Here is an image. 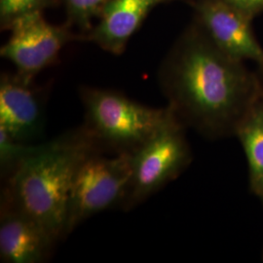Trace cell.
<instances>
[{
	"label": "cell",
	"mask_w": 263,
	"mask_h": 263,
	"mask_svg": "<svg viewBox=\"0 0 263 263\" xmlns=\"http://www.w3.org/2000/svg\"><path fill=\"white\" fill-rule=\"evenodd\" d=\"M186 127L173 118L132 154V172L120 210L131 211L184 172L192 162Z\"/></svg>",
	"instance_id": "cell-4"
},
{
	"label": "cell",
	"mask_w": 263,
	"mask_h": 263,
	"mask_svg": "<svg viewBox=\"0 0 263 263\" xmlns=\"http://www.w3.org/2000/svg\"><path fill=\"white\" fill-rule=\"evenodd\" d=\"M43 96L16 72L0 78V128L16 141L34 143L44 129Z\"/></svg>",
	"instance_id": "cell-8"
},
{
	"label": "cell",
	"mask_w": 263,
	"mask_h": 263,
	"mask_svg": "<svg viewBox=\"0 0 263 263\" xmlns=\"http://www.w3.org/2000/svg\"><path fill=\"white\" fill-rule=\"evenodd\" d=\"M68 15V24L90 31L92 21L100 18L109 0H64Z\"/></svg>",
	"instance_id": "cell-13"
},
{
	"label": "cell",
	"mask_w": 263,
	"mask_h": 263,
	"mask_svg": "<svg viewBox=\"0 0 263 263\" xmlns=\"http://www.w3.org/2000/svg\"><path fill=\"white\" fill-rule=\"evenodd\" d=\"M172 0H109L100 16L99 24L84 39L105 52L122 55L132 36L158 5Z\"/></svg>",
	"instance_id": "cell-10"
},
{
	"label": "cell",
	"mask_w": 263,
	"mask_h": 263,
	"mask_svg": "<svg viewBox=\"0 0 263 263\" xmlns=\"http://www.w3.org/2000/svg\"><path fill=\"white\" fill-rule=\"evenodd\" d=\"M85 129L102 151L133 154L176 117L166 107H151L114 90L79 88Z\"/></svg>",
	"instance_id": "cell-3"
},
{
	"label": "cell",
	"mask_w": 263,
	"mask_h": 263,
	"mask_svg": "<svg viewBox=\"0 0 263 263\" xmlns=\"http://www.w3.org/2000/svg\"><path fill=\"white\" fill-rule=\"evenodd\" d=\"M132 154H91L76 173L66 210L65 239L88 218L120 209L131 177Z\"/></svg>",
	"instance_id": "cell-5"
},
{
	"label": "cell",
	"mask_w": 263,
	"mask_h": 263,
	"mask_svg": "<svg viewBox=\"0 0 263 263\" xmlns=\"http://www.w3.org/2000/svg\"><path fill=\"white\" fill-rule=\"evenodd\" d=\"M236 9L252 20L263 12V0H226Z\"/></svg>",
	"instance_id": "cell-15"
},
{
	"label": "cell",
	"mask_w": 263,
	"mask_h": 263,
	"mask_svg": "<svg viewBox=\"0 0 263 263\" xmlns=\"http://www.w3.org/2000/svg\"><path fill=\"white\" fill-rule=\"evenodd\" d=\"M7 29L10 36L0 49V56L10 61L16 73L29 83L56 62L68 42L79 38L72 33L70 24L52 25L43 17L42 11L21 16Z\"/></svg>",
	"instance_id": "cell-6"
},
{
	"label": "cell",
	"mask_w": 263,
	"mask_h": 263,
	"mask_svg": "<svg viewBox=\"0 0 263 263\" xmlns=\"http://www.w3.org/2000/svg\"><path fill=\"white\" fill-rule=\"evenodd\" d=\"M35 143H25L14 140L7 132L0 128V173L4 181L18 168Z\"/></svg>",
	"instance_id": "cell-12"
},
{
	"label": "cell",
	"mask_w": 263,
	"mask_h": 263,
	"mask_svg": "<svg viewBox=\"0 0 263 263\" xmlns=\"http://www.w3.org/2000/svg\"><path fill=\"white\" fill-rule=\"evenodd\" d=\"M260 199H261V201H262V203H263V196H262V197L260 198Z\"/></svg>",
	"instance_id": "cell-17"
},
{
	"label": "cell",
	"mask_w": 263,
	"mask_h": 263,
	"mask_svg": "<svg viewBox=\"0 0 263 263\" xmlns=\"http://www.w3.org/2000/svg\"><path fill=\"white\" fill-rule=\"evenodd\" d=\"M0 258L2 262L41 263L57 243L4 192L0 203Z\"/></svg>",
	"instance_id": "cell-9"
},
{
	"label": "cell",
	"mask_w": 263,
	"mask_h": 263,
	"mask_svg": "<svg viewBox=\"0 0 263 263\" xmlns=\"http://www.w3.org/2000/svg\"><path fill=\"white\" fill-rule=\"evenodd\" d=\"M96 152L104 151L83 125L35 143L4 181L2 192L58 244L65 240L66 210L76 173Z\"/></svg>",
	"instance_id": "cell-2"
},
{
	"label": "cell",
	"mask_w": 263,
	"mask_h": 263,
	"mask_svg": "<svg viewBox=\"0 0 263 263\" xmlns=\"http://www.w3.org/2000/svg\"><path fill=\"white\" fill-rule=\"evenodd\" d=\"M257 66H258V72H257V76L259 77L260 82H261V84H262L263 86V62L262 63H260V64H258Z\"/></svg>",
	"instance_id": "cell-16"
},
{
	"label": "cell",
	"mask_w": 263,
	"mask_h": 263,
	"mask_svg": "<svg viewBox=\"0 0 263 263\" xmlns=\"http://www.w3.org/2000/svg\"><path fill=\"white\" fill-rule=\"evenodd\" d=\"M196 23L226 54L240 61L263 62V48L251 26L252 20L226 0H196Z\"/></svg>",
	"instance_id": "cell-7"
},
{
	"label": "cell",
	"mask_w": 263,
	"mask_h": 263,
	"mask_svg": "<svg viewBox=\"0 0 263 263\" xmlns=\"http://www.w3.org/2000/svg\"><path fill=\"white\" fill-rule=\"evenodd\" d=\"M56 0H0L1 27L7 29L17 18L34 11H42Z\"/></svg>",
	"instance_id": "cell-14"
},
{
	"label": "cell",
	"mask_w": 263,
	"mask_h": 263,
	"mask_svg": "<svg viewBox=\"0 0 263 263\" xmlns=\"http://www.w3.org/2000/svg\"><path fill=\"white\" fill-rule=\"evenodd\" d=\"M248 162L250 188L263 196V86L261 92L246 112L236 129Z\"/></svg>",
	"instance_id": "cell-11"
},
{
	"label": "cell",
	"mask_w": 263,
	"mask_h": 263,
	"mask_svg": "<svg viewBox=\"0 0 263 263\" xmlns=\"http://www.w3.org/2000/svg\"><path fill=\"white\" fill-rule=\"evenodd\" d=\"M262 259H263V254H262Z\"/></svg>",
	"instance_id": "cell-18"
},
{
	"label": "cell",
	"mask_w": 263,
	"mask_h": 263,
	"mask_svg": "<svg viewBox=\"0 0 263 263\" xmlns=\"http://www.w3.org/2000/svg\"><path fill=\"white\" fill-rule=\"evenodd\" d=\"M158 78L179 121L212 141L234 137L262 90L257 73L221 51L196 22L170 49Z\"/></svg>",
	"instance_id": "cell-1"
}]
</instances>
